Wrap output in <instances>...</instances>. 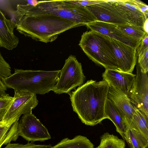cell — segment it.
<instances>
[{
  "instance_id": "cell-30",
  "label": "cell",
  "mask_w": 148,
  "mask_h": 148,
  "mask_svg": "<svg viewBox=\"0 0 148 148\" xmlns=\"http://www.w3.org/2000/svg\"><path fill=\"white\" fill-rule=\"evenodd\" d=\"M135 5L142 12L144 13L148 17V6L143 2L136 0H132Z\"/></svg>"
},
{
  "instance_id": "cell-15",
  "label": "cell",
  "mask_w": 148,
  "mask_h": 148,
  "mask_svg": "<svg viewBox=\"0 0 148 148\" xmlns=\"http://www.w3.org/2000/svg\"><path fill=\"white\" fill-rule=\"evenodd\" d=\"M113 5L130 24L143 27L145 15L135 5L132 0H106Z\"/></svg>"
},
{
  "instance_id": "cell-10",
  "label": "cell",
  "mask_w": 148,
  "mask_h": 148,
  "mask_svg": "<svg viewBox=\"0 0 148 148\" xmlns=\"http://www.w3.org/2000/svg\"><path fill=\"white\" fill-rule=\"evenodd\" d=\"M119 71L132 73L136 64L135 48L110 38Z\"/></svg>"
},
{
  "instance_id": "cell-26",
  "label": "cell",
  "mask_w": 148,
  "mask_h": 148,
  "mask_svg": "<svg viewBox=\"0 0 148 148\" xmlns=\"http://www.w3.org/2000/svg\"><path fill=\"white\" fill-rule=\"evenodd\" d=\"M124 140L130 148H140L138 141L132 129L128 128L125 134Z\"/></svg>"
},
{
  "instance_id": "cell-2",
  "label": "cell",
  "mask_w": 148,
  "mask_h": 148,
  "mask_svg": "<svg viewBox=\"0 0 148 148\" xmlns=\"http://www.w3.org/2000/svg\"><path fill=\"white\" fill-rule=\"evenodd\" d=\"M109 88L104 80L91 79L69 94L73 111L82 123L93 126L106 119L104 110Z\"/></svg>"
},
{
  "instance_id": "cell-22",
  "label": "cell",
  "mask_w": 148,
  "mask_h": 148,
  "mask_svg": "<svg viewBox=\"0 0 148 148\" xmlns=\"http://www.w3.org/2000/svg\"><path fill=\"white\" fill-rule=\"evenodd\" d=\"M117 28L126 34L141 41L146 33L143 27L131 24L117 25Z\"/></svg>"
},
{
  "instance_id": "cell-5",
  "label": "cell",
  "mask_w": 148,
  "mask_h": 148,
  "mask_svg": "<svg viewBox=\"0 0 148 148\" xmlns=\"http://www.w3.org/2000/svg\"><path fill=\"white\" fill-rule=\"evenodd\" d=\"M23 7L29 12L55 15L82 26L97 21L85 7L71 3L67 0L39 1L35 6L26 5Z\"/></svg>"
},
{
  "instance_id": "cell-3",
  "label": "cell",
  "mask_w": 148,
  "mask_h": 148,
  "mask_svg": "<svg viewBox=\"0 0 148 148\" xmlns=\"http://www.w3.org/2000/svg\"><path fill=\"white\" fill-rule=\"evenodd\" d=\"M60 70L45 71L16 69L14 73L3 80L7 88L14 91L44 95L52 90Z\"/></svg>"
},
{
  "instance_id": "cell-27",
  "label": "cell",
  "mask_w": 148,
  "mask_h": 148,
  "mask_svg": "<svg viewBox=\"0 0 148 148\" xmlns=\"http://www.w3.org/2000/svg\"><path fill=\"white\" fill-rule=\"evenodd\" d=\"M52 147L50 145H36L32 143H28L25 145L10 143L7 144L4 148H51Z\"/></svg>"
},
{
  "instance_id": "cell-1",
  "label": "cell",
  "mask_w": 148,
  "mask_h": 148,
  "mask_svg": "<svg viewBox=\"0 0 148 148\" xmlns=\"http://www.w3.org/2000/svg\"><path fill=\"white\" fill-rule=\"evenodd\" d=\"M15 12L16 29L21 34L45 43L55 40L60 34L82 25L71 21L47 13L28 12L18 4Z\"/></svg>"
},
{
  "instance_id": "cell-18",
  "label": "cell",
  "mask_w": 148,
  "mask_h": 148,
  "mask_svg": "<svg viewBox=\"0 0 148 148\" xmlns=\"http://www.w3.org/2000/svg\"><path fill=\"white\" fill-rule=\"evenodd\" d=\"M19 119L14 123L0 124V148L3 145H7L18 138V126Z\"/></svg>"
},
{
  "instance_id": "cell-7",
  "label": "cell",
  "mask_w": 148,
  "mask_h": 148,
  "mask_svg": "<svg viewBox=\"0 0 148 148\" xmlns=\"http://www.w3.org/2000/svg\"><path fill=\"white\" fill-rule=\"evenodd\" d=\"M13 101L0 124L14 123L22 115L32 112L38 103L36 95L29 92L14 91Z\"/></svg>"
},
{
  "instance_id": "cell-25",
  "label": "cell",
  "mask_w": 148,
  "mask_h": 148,
  "mask_svg": "<svg viewBox=\"0 0 148 148\" xmlns=\"http://www.w3.org/2000/svg\"><path fill=\"white\" fill-rule=\"evenodd\" d=\"M137 64L141 71L144 73H148V49L137 56Z\"/></svg>"
},
{
  "instance_id": "cell-23",
  "label": "cell",
  "mask_w": 148,
  "mask_h": 148,
  "mask_svg": "<svg viewBox=\"0 0 148 148\" xmlns=\"http://www.w3.org/2000/svg\"><path fill=\"white\" fill-rule=\"evenodd\" d=\"M11 74L10 65L4 59L0 51V91L7 90V88L4 84L3 80Z\"/></svg>"
},
{
  "instance_id": "cell-21",
  "label": "cell",
  "mask_w": 148,
  "mask_h": 148,
  "mask_svg": "<svg viewBox=\"0 0 148 148\" xmlns=\"http://www.w3.org/2000/svg\"><path fill=\"white\" fill-rule=\"evenodd\" d=\"M125 141L117 136L105 133L100 137L99 145L96 148H125Z\"/></svg>"
},
{
  "instance_id": "cell-8",
  "label": "cell",
  "mask_w": 148,
  "mask_h": 148,
  "mask_svg": "<svg viewBox=\"0 0 148 148\" xmlns=\"http://www.w3.org/2000/svg\"><path fill=\"white\" fill-rule=\"evenodd\" d=\"M18 131L19 136L32 143L51 138L47 128L32 112L23 115L18 121Z\"/></svg>"
},
{
  "instance_id": "cell-16",
  "label": "cell",
  "mask_w": 148,
  "mask_h": 148,
  "mask_svg": "<svg viewBox=\"0 0 148 148\" xmlns=\"http://www.w3.org/2000/svg\"><path fill=\"white\" fill-rule=\"evenodd\" d=\"M16 27L15 21L12 19H7L0 10V47L12 50L17 47L19 38L14 32Z\"/></svg>"
},
{
  "instance_id": "cell-4",
  "label": "cell",
  "mask_w": 148,
  "mask_h": 148,
  "mask_svg": "<svg viewBox=\"0 0 148 148\" xmlns=\"http://www.w3.org/2000/svg\"><path fill=\"white\" fill-rule=\"evenodd\" d=\"M79 45L89 59L105 69L118 70L109 37L90 30L83 33Z\"/></svg>"
},
{
  "instance_id": "cell-20",
  "label": "cell",
  "mask_w": 148,
  "mask_h": 148,
  "mask_svg": "<svg viewBox=\"0 0 148 148\" xmlns=\"http://www.w3.org/2000/svg\"><path fill=\"white\" fill-rule=\"evenodd\" d=\"M134 107V114L128 128L136 131L148 139V117Z\"/></svg>"
},
{
  "instance_id": "cell-24",
  "label": "cell",
  "mask_w": 148,
  "mask_h": 148,
  "mask_svg": "<svg viewBox=\"0 0 148 148\" xmlns=\"http://www.w3.org/2000/svg\"><path fill=\"white\" fill-rule=\"evenodd\" d=\"M13 99L8 94L0 97V123L11 104Z\"/></svg>"
},
{
  "instance_id": "cell-29",
  "label": "cell",
  "mask_w": 148,
  "mask_h": 148,
  "mask_svg": "<svg viewBox=\"0 0 148 148\" xmlns=\"http://www.w3.org/2000/svg\"><path fill=\"white\" fill-rule=\"evenodd\" d=\"M148 49V33H146L136 49V56Z\"/></svg>"
},
{
  "instance_id": "cell-17",
  "label": "cell",
  "mask_w": 148,
  "mask_h": 148,
  "mask_svg": "<svg viewBox=\"0 0 148 148\" xmlns=\"http://www.w3.org/2000/svg\"><path fill=\"white\" fill-rule=\"evenodd\" d=\"M104 114L105 119H108L113 122L116 131L124 140L125 134L128 128V126L113 103L108 98L105 106Z\"/></svg>"
},
{
  "instance_id": "cell-13",
  "label": "cell",
  "mask_w": 148,
  "mask_h": 148,
  "mask_svg": "<svg viewBox=\"0 0 148 148\" xmlns=\"http://www.w3.org/2000/svg\"><path fill=\"white\" fill-rule=\"evenodd\" d=\"M136 75L119 71L106 69L102 74L103 80L109 87L116 89L128 96L130 90Z\"/></svg>"
},
{
  "instance_id": "cell-28",
  "label": "cell",
  "mask_w": 148,
  "mask_h": 148,
  "mask_svg": "<svg viewBox=\"0 0 148 148\" xmlns=\"http://www.w3.org/2000/svg\"><path fill=\"white\" fill-rule=\"evenodd\" d=\"M67 1L68 2L71 3L79 6L85 7L87 6L93 5L102 2L104 0Z\"/></svg>"
},
{
  "instance_id": "cell-9",
  "label": "cell",
  "mask_w": 148,
  "mask_h": 148,
  "mask_svg": "<svg viewBox=\"0 0 148 148\" xmlns=\"http://www.w3.org/2000/svg\"><path fill=\"white\" fill-rule=\"evenodd\" d=\"M136 66V74L128 97L133 105L148 117L147 73H143L138 64Z\"/></svg>"
},
{
  "instance_id": "cell-11",
  "label": "cell",
  "mask_w": 148,
  "mask_h": 148,
  "mask_svg": "<svg viewBox=\"0 0 148 148\" xmlns=\"http://www.w3.org/2000/svg\"><path fill=\"white\" fill-rule=\"evenodd\" d=\"M85 8L94 16L97 21L116 25L130 24L113 5L106 0Z\"/></svg>"
},
{
  "instance_id": "cell-12",
  "label": "cell",
  "mask_w": 148,
  "mask_h": 148,
  "mask_svg": "<svg viewBox=\"0 0 148 148\" xmlns=\"http://www.w3.org/2000/svg\"><path fill=\"white\" fill-rule=\"evenodd\" d=\"M85 26L90 30L99 32L136 49L141 41L125 34L117 28V25L114 24L96 21Z\"/></svg>"
},
{
  "instance_id": "cell-19",
  "label": "cell",
  "mask_w": 148,
  "mask_h": 148,
  "mask_svg": "<svg viewBox=\"0 0 148 148\" xmlns=\"http://www.w3.org/2000/svg\"><path fill=\"white\" fill-rule=\"evenodd\" d=\"M94 147L86 137L78 135L72 139L64 138L51 148H94Z\"/></svg>"
},
{
  "instance_id": "cell-6",
  "label": "cell",
  "mask_w": 148,
  "mask_h": 148,
  "mask_svg": "<svg viewBox=\"0 0 148 148\" xmlns=\"http://www.w3.org/2000/svg\"><path fill=\"white\" fill-rule=\"evenodd\" d=\"M85 78L81 63L70 55L65 60L52 91L56 94H69L71 90L82 85Z\"/></svg>"
},
{
  "instance_id": "cell-14",
  "label": "cell",
  "mask_w": 148,
  "mask_h": 148,
  "mask_svg": "<svg viewBox=\"0 0 148 148\" xmlns=\"http://www.w3.org/2000/svg\"><path fill=\"white\" fill-rule=\"evenodd\" d=\"M108 98L113 103L128 127L135 112L130 98L123 93L110 87L109 88Z\"/></svg>"
},
{
  "instance_id": "cell-31",
  "label": "cell",
  "mask_w": 148,
  "mask_h": 148,
  "mask_svg": "<svg viewBox=\"0 0 148 148\" xmlns=\"http://www.w3.org/2000/svg\"><path fill=\"white\" fill-rule=\"evenodd\" d=\"M148 18H147L146 19L145 23H144V25H143V27L145 31L147 33H148Z\"/></svg>"
}]
</instances>
